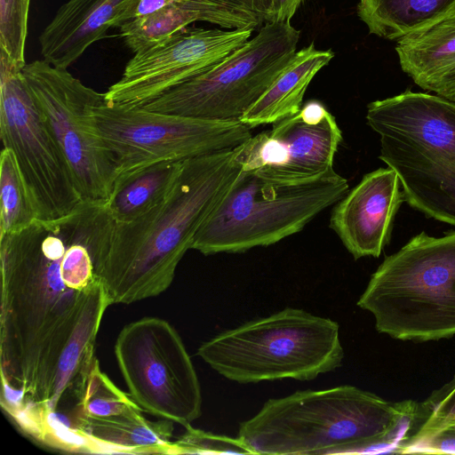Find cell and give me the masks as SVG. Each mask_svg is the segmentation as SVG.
Masks as SVG:
<instances>
[{
    "instance_id": "1",
    "label": "cell",
    "mask_w": 455,
    "mask_h": 455,
    "mask_svg": "<svg viewBox=\"0 0 455 455\" xmlns=\"http://www.w3.org/2000/svg\"><path fill=\"white\" fill-rule=\"evenodd\" d=\"M116 221L106 201L0 236L1 406L16 421L46 420L57 369L106 291L96 275Z\"/></svg>"
},
{
    "instance_id": "2",
    "label": "cell",
    "mask_w": 455,
    "mask_h": 455,
    "mask_svg": "<svg viewBox=\"0 0 455 455\" xmlns=\"http://www.w3.org/2000/svg\"><path fill=\"white\" fill-rule=\"evenodd\" d=\"M241 170L236 148L185 160L160 204L133 221L116 223L98 274L111 304H132L170 287L201 226Z\"/></svg>"
},
{
    "instance_id": "3",
    "label": "cell",
    "mask_w": 455,
    "mask_h": 455,
    "mask_svg": "<svg viewBox=\"0 0 455 455\" xmlns=\"http://www.w3.org/2000/svg\"><path fill=\"white\" fill-rule=\"evenodd\" d=\"M418 413L415 401L388 402L351 385L299 390L268 399L237 437L253 454L395 452Z\"/></svg>"
},
{
    "instance_id": "4",
    "label": "cell",
    "mask_w": 455,
    "mask_h": 455,
    "mask_svg": "<svg viewBox=\"0 0 455 455\" xmlns=\"http://www.w3.org/2000/svg\"><path fill=\"white\" fill-rule=\"evenodd\" d=\"M381 159L395 172L404 201L455 225V102L410 90L367 106Z\"/></svg>"
},
{
    "instance_id": "5",
    "label": "cell",
    "mask_w": 455,
    "mask_h": 455,
    "mask_svg": "<svg viewBox=\"0 0 455 455\" xmlns=\"http://www.w3.org/2000/svg\"><path fill=\"white\" fill-rule=\"evenodd\" d=\"M379 333L425 342L455 336V230L411 237L385 258L360 296Z\"/></svg>"
},
{
    "instance_id": "6",
    "label": "cell",
    "mask_w": 455,
    "mask_h": 455,
    "mask_svg": "<svg viewBox=\"0 0 455 455\" xmlns=\"http://www.w3.org/2000/svg\"><path fill=\"white\" fill-rule=\"evenodd\" d=\"M197 355L224 378L242 384L311 380L342 364L335 321L285 307L204 341Z\"/></svg>"
},
{
    "instance_id": "7",
    "label": "cell",
    "mask_w": 455,
    "mask_h": 455,
    "mask_svg": "<svg viewBox=\"0 0 455 455\" xmlns=\"http://www.w3.org/2000/svg\"><path fill=\"white\" fill-rule=\"evenodd\" d=\"M348 191L334 170L312 181L283 184L241 170L198 230L193 250L236 253L274 244L301 231Z\"/></svg>"
},
{
    "instance_id": "8",
    "label": "cell",
    "mask_w": 455,
    "mask_h": 455,
    "mask_svg": "<svg viewBox=\"0 0 455 455\" xmlns=\"http://www.w3.org/2000/svg\"><path fill=\"white\" fill-rule=\"evenodd\" d=\"M299 36L290 21L267 22L220 62L140 108L239 121L291 61Z\"/></svg>"
},
{
    "instance_id": "9",
    "label": "cell",
    "mask_w": 455,
    "mask_h": 455,
    "mask_svg": "<svg viewBox=\"0 0 455 455\" xmlns=\"http://www.w3.org/2000/svg\"><path fill=\"white\" fill-rule=\"evenodd\" d=\"M22 73L81 198L107 201L116 167L94 115L96 106L105 100V93L86 86L67 68L44 60L26 63Z\"/></svg>"
},
{
    "instance_id": "10",
    "label": "cell",
    "mask_w": 455,
    "mask_h": 455,
    "mask_svg": "<svg viewBox=\"0 0 455 455\" xmlns=\"http://www.w3.org/2000/svg\"><path fill=\"white\" fill-rule=\"evenodd\" d=\"M94 115L112 153L116 177L162 162L235 148L252 136L251 129L240 121L165 114L106 100L96 106Z\"/></svg>"
},
{
    "instance_id": "11",
    "label": "cell",
    "mask_w": 455,
    "mask_h": 455,
    "mask_svg": "<svg viewBox=\"0 0 455 455\" xmlns=\"http://www.w3.org/2000/svg\"><path fill=\"white\" fill-rule=\"evenodd\" d=\"M115 355L129 395L142 411L185 427L201 416L196 369L167 321L148 316L125 325L116 340Z\"/></svg>"
},
{
    "instance_id": "12",
    "label": "cell",
    "mask_w": 455,
    "mask_h": 455,
    "mask_svg": "<svg viewBox=\"0 0 455 455\" xmlns=\"http://www.w3.org/2000/svg\"><path fill=\"white\" fill-rule=\"evenodd\" d=\"M0 51V136L14 153L39 220L69 213L83 199L25 81L22 69Z\"/></svg>"
},
{
    "instance_id": "13",
    "label": "cell",
    "mask_w": 455,
    "mask_h": 455,
    "mask_svg": "<svg viewBox=\"0 0 455 455\" xmlns=\"http://www.w3.org/2000/svg\"><path fill=\"white\" fill-rule=\"evenodd\" d=\"M236 147L242 170L269 181L297 184L333 171L342 132L334 116L318 100Z\"/></svg>"
},
{
    "instance_id": "14",
    "label": "cell",
    "mask_w": 455,
    "mask_h": 455,
    "mask_svg": "<svg viewBox=\"0 0 455 455\" xmlns=\"http://www.w3.org/2000/svg\"><path fill=\"white\" fill-rule=\"evenodd\" d=\"M251 28H186L151 49L134 53L106 101L142 107L172 88L215 66L247 42Z\"/></svg>"
},
{
    "instance_id": "15",
    "label": "cell",
    "mask_w": 455,
    "mask_h": 455,
    "mask_svg": "<svg viewBox=\"0 0 455 455\" xmlns=\"http://www.w3.org/2000/svg\"><path fill=\"white\" fill-rule=\"evenodd\" d=\"M401 187L394 170L379 168L335 204L329 226L355 259L378 258L389 243L395 216L404 201Z\"/></svg>"
},
{
    "instance_id": "16",
    "label": "cell",
    "mask_w": 455,
    "mask_h": 455,
    "mask_svg": "<svg viewBox=\"0 0 455 455\" xmlns=\"http://www.w3.org/2000/svg\"><path fill=\"white\" fill-rule=\"evenodd\" d=\"M139 0H68L39 36L41 54L50 64L68 68L108 30L132 20Z\"/></svg>"
},
{
    "instance_id": "17",
    "label": "cell",
    "mask_w": 455,
    "mask_h": 455,
    "mask_svg": "<svg viewBox=\"0 0 455 455\" xmlns=\"http://www.w3.org/2000/svg\"><path fill=\"white\" fill-rule=\"evenodd\" d=\"M402 70L427 92L455 102V11L396 41Z\"/></svg>"
},
{
    "instance_id": "18",
    "label": "cell",
    "mask_w": 455,
    "mask_h": 455,
    "mask_svg": "<svg viewBox=\"0 0 455 455\" xmlns=\"http://www.w3.org/2000/svg\"><path fill=\"white\" fill-rule=\"evenodd\" d=\"M141 411L136 406L106 417L79 414L75 427L91 453L171 454L173 421H150Z\"/></svg>"
},
{
    "instance_id": "19",
    "label": "cell",
    "mask_w": 455,
    "mask_h": 455,
    "mask_svg": "<svg viewBox=\"0 0 455 455\" xmlns=\"http://www.w3.org/2000/svg\"><path fill=\"white\" fill-rule=\"evenodd\" d=\"M196 21H206L227 29L261 26L255 18L228 8L192 0H174L165 8L119 27L125 44L134 52L151 49L167 41Z\"/></svg>"
},
{
    "instance_id": "20",
    "label": "cell",
    "mask_w": 455,
    "mask_h": 455,
    "mask_svg": "<svg viewBox=\"0 0 455 455\" xmlns=\"http://www.w3.org/2000/svg\"><path fill=\"white\" fill-rule=\"evenodd\" d=\"M333 57L331 50H318L313 43L297 51L285 69L239 121L252 129L296 114L302 108L314 76Z\"/></svg>"
},
{
    "instance_id": "21",
    "label": "cell",
    "mask_w": 455,
    "mask_h": 455,
    "mask_svg": "<svg viewBox=\"0 0 455 455\" xmlns=\"http://www.w3.org/2000/svg\"><path fill=\"white\" fill-rule=\"evenodd\" d=\"M184 161L162 162L117 176L106 201L116 223H128L160 204L174 188Z\"/></svg>"
},
{
    "instance_id": "22",
    "label": "cell",
    "mask_w": 455,
    "mask_h": 455,
    "mask_svg": "<svg viewBox=\"0 0 455 455\" xmlns=\"http://www.w3.org/2000/svg\"><path fill=\"white\" fill-rule=\"evenodd\" d=\"M357 15L369 32L400 40L455 11V0H359Z\"/></svg>"
},
{
    "instance_id": "23",
    "label": "cell",
    "mask_w": 455,
    "mask_h": 455,
    "mask_svg": "<svg viewBox=\"0 0 455 455\" xmlns=\"http://www.w3.org/2000/svg\"><path fill=\"white\" fill-rule=\"evenodd\" d=\"M0 236L16 233L38 219V212L12 149L0 156Z\"/></svg>"
},
{
    "instance_id": "24",
    "label": "cell",
    "mask_w": 455,
    "mask_h": 455,
    "mask_svg": "<svg viewBox=\"0 0 455 455\" xmlns=\"http://www.w3.org/2000/svg\"><path fill=\"white\" fill-rule=\"evenodd\" d=\"M138 406L100 371L97 358L92 363L78 395L75 419L79 414L106 417Z\"/></svg>"
},
{
    "instance_id": "25",
    "label": "cell",
    "mask_w": 455,
    "mask_h": 455,
    "mask_svg": "<svg viewBox=\"0 0 455 455\" xmlns=\"http://www.w3.org/2000/svg\"><path fill=\"white\" fill-rule=\"evenodd\" d=\"M454 426L455 377L419 403L414 429L400 446L432 436Z\"/></svg>"
},
{
    "instance_id": "26",
    "label": "cell",
    "mask_w": 455,
    "mask_h": 455,
    "mask_svg": "<svg viewBox=\"0 0 455 455\" xmlns=\"http://www.w3.org/2000/svg\"><path fill=\"white\" fill-rule=\"evenodd\" d=\"M30 0H0V51L20 66H25Z\"/></svg>"
},
{
    "instance_id": "27",
    "label": "cell",
    "mask_w": 455,
    "mask_h": 455,
    "mask_svg": "<svg viewBox=\"0 0 455 455\" xmlns=\"http://www.w3.org/2000/svg\"><path fill=\"white\" fill-rule=\"evenodd\" d=\"M171 454H253L238 438L196 429L190 425L177 441L172 442Z\"/></svg>"
},
{
    "instance_id": "28",
    "label": "cell",
    "mask_w": 455,
    "mask_h": 455,
    "mask_svg": "<svg viewBox=\"0 0 455 455\" xmlns=\"http://www.w3.org/2000/svg\"><path fill=\"white\" fill-rule=\"evenodd\" d=\"M396 452L455 454V426L432 436L403 444Z\"/></svg>"
},
{
    "instance_id": "29",
    "label": "cell",
    "mask_w": 455,
    "mask_h": 455,
    "mask_svg": "<svg viewBox=\"0 0 455 455\" xmlns=\"http://www.w3.org/2000/svg\"><path fill=\"white\" fill-rule=\"evenodd\" d=\"M217 4L251 16L262 25L273 21V0H192Z\"/></svg>"
},
{
    "instance_id": "30",
    "label": "cell",
    "mask_w": 455,
    "mask_h": 455,
    "mask_svg": "<svg viewBox=\"0 0 455 455\" xmlns=\"http://www.w3.org/2000/svg\"><path fill=\"white\" fill-rule=\"evenodd\" d=\"M302 2L303 0H273V21H290Z\"/></svg>"
},
{
    "instance_id": "31",
    "label": "cell",
    "mask_w": 455,
    "mask_h": 455,
    "mask_svg": "<svg viewBox=\"0 0 455 455\" xmlns=\"http://www.w3.org/2000/svg\"><path fill=\"white\" fill-rule=\"evenodd\" d=\"M173 1L174 0H139L132 12V20L153 14L165 8Z\"/></svg>"
}]
</instances>
